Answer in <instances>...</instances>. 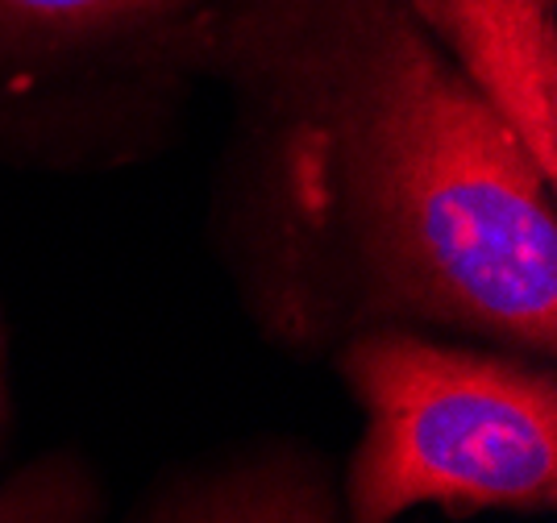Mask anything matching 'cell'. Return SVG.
<instances>
[{"label":"cell","instance_id":"obj_3","mask_svg":"<svg viewBox=\"0 0 557 523\" xmlns=\"http://www.w3.org/2000/svg\"><path fill=\"white\" fill-rule=\"evenodd\" d=\"M212 0H0V154L113 166L166 137L180 25Z\"/></svg>","mask_w":557,"mask_h":523},{"label":"cell","instance_id":"obj_2","mask_svg":"<svg viewBox=\"0 0 557 523\" xmlns=\"http://www.w3.org/2000/svg\"><path fill=\"white\" fill-rule=\"evenodd\" d=\"M329 362L362 411L346 461V523L454 520L557 507V370L429 328H367Z\"/></svg>","mask_w":557,"mask_h":523},{"label":"cell","instance_id":"obj_4","mask_svg":"<svg viewBox=\"0 0 557 523\" xmlns=\"http://www.w3.org/2000/svg\"><path fill=\"white\" fill-rule=\"evenodd\" d=\"M491 113L557 183V0H404Z\"/></svg>","mask_w":557,"mask_h":523},{"label":"cell","instance_id":"obj_1","mask_svg":"<svg viewBox=\"0 0 557 523\" xmlns=\"http://www.w3.org/2000/svg\"><path fill=\"white\" fill-rule=\"evenodd\" d=\"M171 63L230 96L209 237L262 341L429 328L557 358V183L404 0H212Z\"/></svg>","mask_w":557,"mask_h":523},{"label":"cell","instance_id":"obj_6","mask_svg":"<svg viewBox=\"0 0 557 523\" xmlns=\"http://www.w3.org/2000/svg\"><path fill=\"white\" fill-rule=\"evenodd\" d=\"M104 478L75 449H50L0 478V523H104Z\"/></svg>","mask_w":557,"mask_h":523},{"label":"cell","instance_id":"obj_5","mask_svg":"<svg viewBox=\"0 0 557 523\" xmlns=\"http://www.w3.org/2000/svg\"><path fill=\"white\" fill-rule=\"evenodd\" d=\"M125 523H346L325 457L296 436H255L150 482Z\"/></svg>","mask_w":557,"mask_h":523},{"label":"cell","instance_id":"obj_7","mask_svg":"<svg viewBox=\"0 0 557 523\" xmlns=\"http://www.w3.org/2000/svg\"><path fill=\"white\" fill-rule=\"evenodd\" d=\"M4 428H9V383H4V324H0V449H4Z\"/></svg>","mask_w":557,"mask_h":523}]
</instances>
